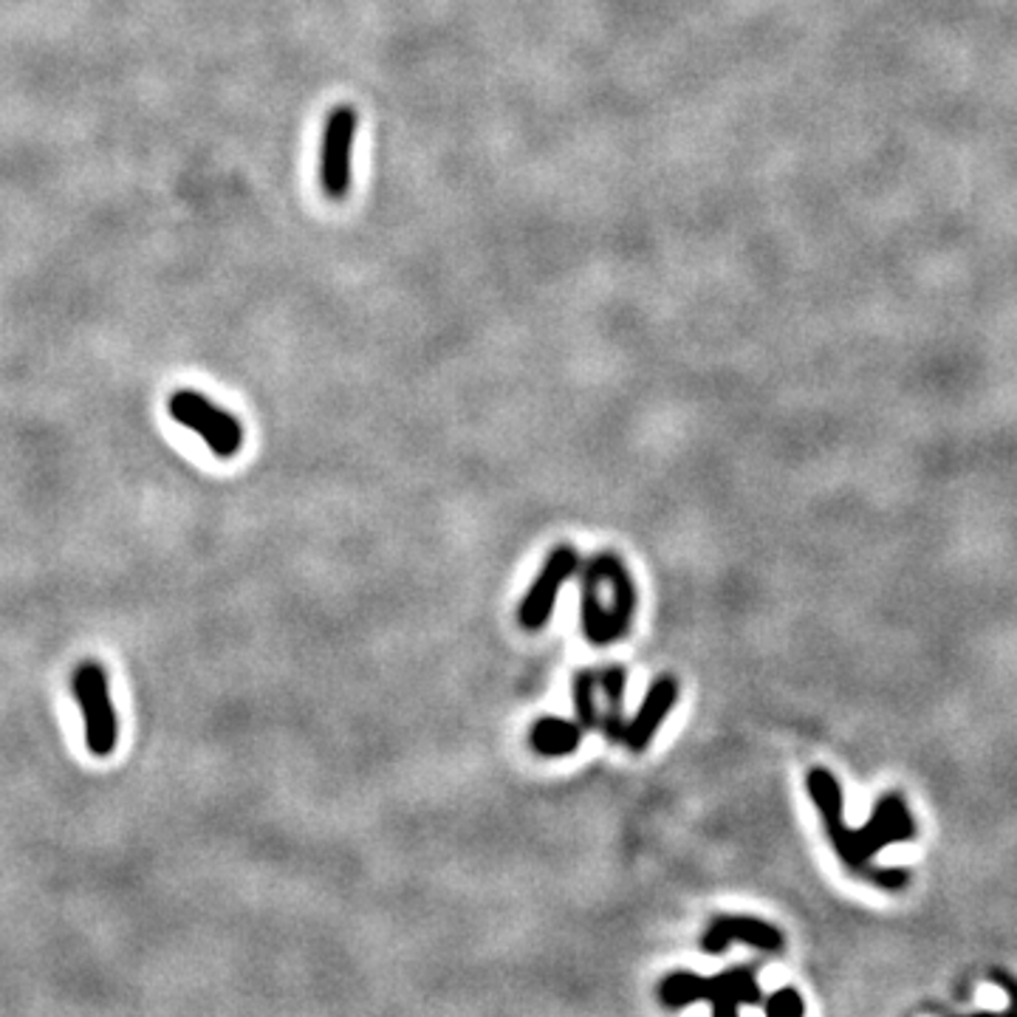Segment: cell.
Wrapping results in <instances>:
<instances>
[{"mask_svg": "<svg viewBox=\"0 0 1017 1017\" xmlns=\"http://www.w3.org/2000/svg\"><path fill=\"white\" fill-rule=\"evenodd\" d=\"M805 786L812 794L814 805L823 814V825L834 845L836 856L843 860L854 876H867L887 891H899L907 885V871H871V862L882 848L893 843H911L916 836V823L899 794H887L874 805V814L860 831L848 828L843 820V789L836 783L828 769H812L805 777Z\"/></svg>", "mask_w": 1017, "mask_h": 1017, "instance_id": "obj_1", "label": "cell"}, {"mask_svg": "<svg viewBox=\"0 0 1017 1017\" xmlns=\"http://www.w3.org/2000/svg\"><path fill=\"white\" fill-rule=\"evenodd\" d=\"M356 136V111L337 105L328 113L319 153V187L325 199L343 201L350 190V148Z\"/></svg>", "mask_w": 1017, "mask_h": 1017, "instance_id": "obj_4", "label": "cell"}, {"mask_svg": "<svg viewBox=\"0 0 1017 1017\" xmlns=\"http://www.w3.org/2000/svg\"><path fill=\"white\" fill-rule=\"evenodd\" d=\"M602 701H606V715L600 718L602 735L606 741L622 743L624 738V684H628V670L622 664H611L600 673Z\"/></svg>", "mask_w": 1017, "mask_h": 1017, "instance_id": "obj_12", "label": "cell"}, {"mask_svg": "<svg viewBox=\"0 0 1017 1017\" xmlns=\"http://www.w3.org/2000/svg\"><path fill=\"white\" fill-rule=\"evenodd\" d=\"M659 1000L668 1009H684L695 1000H710V978H701L690 969L664 975L662 984H659Z\"/></svg>", "mask_w": 1017, "mask_h": 1017, "instance_id": "obj_13", "label": "cell"}, {"mask_svg": "<svg viewBox=\"0 0 1017 1017\" xmlns=\"http://www.w3.org/2000/svg\"><path fill=\"white\" fill-rule=\"evenodd\" d=\"M74 695L85 721V746L91 755H113L119 741L116 710L108 693V673L102 664L85 662L74 673Z\"/></svg>", "mask_w": 1017, "mask_h": 1017, "instance_id": "obj_2", "label": "cell"}, {"mask_svg": "<svg viewBox=\"0 0 1017 1017\" xmlns=\"http://www.w3.org/2000/svg\"><path fill=\"white\" fill-rule=\"evenodd\" d=\"M710 1004L715 1017L738 1015L741 1004L757 1006L761 1004V986H757L755 969L735 967L730 973L712 975L710 978Z\"/></svg>", "mask_w": 1017, "mask_h": 1017, "instance_id": "obj_10", "label": "cell"}, {"mask_svg": "<svg viewBox=\"0 0 1017 1017\" xmlns=\"http://www.w3.org/2000/svg\"><path fill=\"white\" fill-rule=\"evenodd\" d=\"M580 568V555L574 546H557L549 557H546L540 574L535 577L531 588L526 591L523 602L518 608V622L523 624L526 631H543L549 624L551 613H555V602L560 588L566 586V580Z\"/></svg>", "mask_w": 1017, "mask_h": 1017, "instance_id": "obj_5", "label": "cell"}, {"mask_svg": "<svg viewBox=\"0 0 1017 1017\" xmlns=\"http://www.w3.org/2000/svg\"><path fill=\"white\" fill-rule=\"evenodd\" d=\"M597 562H600L602 574H606V586L611 588V631H613V642L624 639L631 633L633 628V617H637V606H639V593H637V580L628 571L622 560L611 551H602L597 555Z\"/></svg>", "mask_w": 1017, "mask_h": 1017, "instance_id": "obj_8", "label": "cell"}, {"mask_svg": "<svg viewBox=\"0 0 1017 1017\" xmlns=\"http://www.w3.org/2000/svg\"><path fill=\"white\" fill-rule=\"evenodd\" d=\"M529 743L531 750L543 757L574 755L582 743V726L580 721L574 724V721H566V718H540V721H535V726H531Z\"/></svg>", "mask_w": 1017, "mask_h": 1017, "instance_id": "obj_11", "label": "cell"}, {"mask_svg": "<svg viewBox=\"0 0 1017 1017\" xmlns=\"http://www.w3.org/2000/svg\"><path fill=\"white\" fill-rule=\"evenodd\" d=\"M763 1009H766V1015L792 1017V1015H803L805 1004H803V998H800L797 989H792V986H783V989H777V993H774L772 998L763 1004Z\"/></svg>", "mask_w": 1017, "mask_h": 1017, "instance_id": "obj_15", "label": "cell"}, {"mask_svg": "<svg viewBox=\"0 0 1017 1017\" xmlns=\"http://www.w3.org/2000/svg\"><path fill=\"white\" fill-rule=\"evenodd\" d=\"M602 586H606V577H602V568L593 560H588V566L582 568L580 577V588H582V637L588 639L597 648H606V644L613 642V631H611V608L606 606L602 600Z\"/></svg>", "mask_w": 1017, "mask_h": 1017, "instance_id": "obj_9", "label": "cell"}, {"mask_svg": "<svg viewBox=\"0 0 1017 1017\" xmlns=\"http://www.w3.org/2000/svg\"><path fill=\"white\" fill-rule=\"evenodd\" d=\"M597 681H600V675L593 673V670H580L574 675V706L582 732H593L600 726V706H597V699H593Z\"/></svg>", "mask_w": 1017, "mask_h": 1017, "instance_id": "obj_14", "label": "cell"}, {"mask_svg": "<svg viewBox=\"0 0 1017 1017\" xmlns=\"http://www.w3.org/2000/svg\"><path fill=\"white\" fill-rule=\"evenodd\" d=\"M170 416L179 425L190 427L206 441V447L218 458H235L244 447V427L232 413L221 410L215 401L195 390H175L167 405Z\"/></svg>", "mask_w": 1017, "mask_h": 1017, "instance_id": "obj_3", "label": "cell"}, {"mask_svg": "<svg viewBox=\"0 0 1017 1017\" xmlns=\"http://www.w3.org/2000/svg\"><path fill=\"white\" fill-rule=\"evenodd\" d=\"M679 695H681L679 679L670 673L659 675V679L650 684L648 695H644V701L639 704L633 721L624 724V738H622L624 746H628L631 752H637V755L648 750L650 741L655 738V732L662 730V724L668 721L670 712H673Z\"/></svg>", "mask_w": 1017, "mask_h": 1017, "instance_id": "obj_6", "label": "cell"}, {"mask_svg": "<svg viewBox=\"0 0 1017 1017\" xmlns=\"http://www.w3.org/2000/svg\"><path fill=\"white\" fill-rule=\"evenodd\" d=\"M732 942H743L750 947L766 949V953H781L783 933L774 924L752 916H718L706 927L701 947L710 955H721Z\"/></svg>", "mask_w": 1017, "mask_h": 1017, "instance_id": "obj_7", "label": "cell"}]
</instances>
